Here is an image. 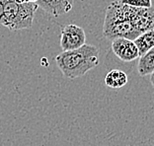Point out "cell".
Here are the masks:
<instances>
[{
  "instance_id": "7c38bea8",
  "label": "cell",
  "mask_w": 154,
  "mask_h": 146,
  "mask_svg": "<svg viewBox=\"0 0 154 146\" xmlns=\"http://www.w3.org/2000/svg\"><path fill=\"white\" fill-rule=\"evenodd\" d=\"M150 82H151V84H152V86H153V88H154V70H153V72L150 74Z\"/></svg>"
},
{
  "instance_id": "7a4b0ae2",
  "label": "cell",
  "mask_w": 154,
  "mask_h": 146,
  "mask_svg": "<svg viewBox=\"0 0 154 146\" xmlns=\"http://www.w3.org/2000/svg\"><path fill=\"white\" fill-rule=\"evenodd\" d=\"M131 6L116 0L106 8L103 25V36L113 41L117 38H127L134 41L139 34L132 26L131 20Z\"/></svg>"
},
{
  "instance_id": "8992f818",
  "label": "cell",
  "mask_w": 154,
  "mask_h": 146,
  "mask_svg": "<svg viewBox=\"0 0 154 146\" xmlns=\"http://www.w3.org/2000/svg\"><path fill=\"white\" fill-rule=\"evenodd\" d=\"M131 20L132 26L139 35L147 31L154 30V7L136 8L132 7Z\"/></svg>"
},
{
  "instance_id": "6da1fadb",
  "label": "cell",
  "mask_w": 154,
  "mask_h": 146,
  "mask_svg": "<svg viewBox=\"0 0 154 146\" xmlns=\"http://www.w3.org/2000/svg\"><path fill=\"white\" fill-rule=\"evenodd\" d=\"M100 50L93 44H83L76 50H62L55 56V62L62 75L76 79L99 65Z\"/></svg>"
},
{
  "instance_id": "8fae6325",
  "label": "cell",
  "mask_w": 154,
  "mask_h": 146,
  "mask_svg": "<svg viewBox=\"0 0 154 146\" xmlns=\"http://www.w3.org/2000/svg\"><path fill=\"white\" fill-rule=\"evenodd\" d=\"M120 2L136 8H149L152 6L151 0H120Z\"/></svg>"
},
{
  "instance_id": "5b68a950",
  "label": "cell",
  "mask_w": 154,
  "mask_h": 146,
  "mask_svg": "<svg viewBox=\"0 0 154 146\" xmlns=\"http://www.w3.org/2000/svg\"><path fill=\"white\" fill-rule=\"evenodd\" d=\"M111 50L121 61L131 62L139 57V51L134 41L127 38H117L112 41Z\"/></svg>"
},
{
  "instance_id": "4fadbf2b",
  "label": "cell",
  "mask_w": 154,
  "mask_h": 146,
  "mask_svg": "<svg viewBox=\"0 0 154 146\" xmlns=\"http://www.w3.org/2000/svg\"><path fill=\"white\" fill-rule=\"evenodd\" d=\"M16 1L19 3H24V2H27V0H16Z\"/></svg>"
},
{
  "instance_id": "52a82bcc",
  "label": "cell",
  "mask_w": 154,
  "mask_h": 146,
  "mask_svg": "<svg viewBox=\"0 0 154 146\" xmlns=\"http://www.w3.org/2000/svg\"><path fill=\"white\" fill-rule=\"evenodd\" d=\"M36 3L45 12L54 17H58L71 11L74 0H38Z\"/></svg>"
},
{
  "instance_id": "9c48e42d",
  "label": "cell",
  "mask_w": 154,
  "mask_h": 146,
  "mask_svg": "<svg viewBox=\"0 0 154 146\" xmlns=\"http://www.w3.org/2000/svg\"><path fill=\"white\" fill-rule=\"evenodd\" d=\"M154 70V47L139 56L137 71L140 76L150 75Z\"/></svg>"
},
{
  "instance_id": "30bf717a",
  "label": "cell",
  "mask_w": 154,
  "mask_h": 146,
  "mask_svg": "<svg viewBox=\"0 0 154 146\" xmlns=\"http://www.w3.org/2000/svg\"><path fill=\"white\" fill-rule=\"evenodd\" d=\"M134 41L138 48L139 56H140L154 47V30L141 33Z\"/></svg>"
},
{
  "instance_id": "5bb4252c",
  "label": "cell",
  "mask_w": 154,
  "mask_h": 146,
  "mask_svg": "<svg viewBox=\"0 0 154 146\" xmlns=\"http://www.w3.org/2000/svg\"><path fill=\"white\" fill-rule=\"evenodd\" d=\"M38 1V0H27V2H35L36 3Z\"/></svg>"
},
{
  "instance_id": "ba28073f",
  "label": "cell",
  "mask_w": 154,
  "mask_h": 146,
  "mask_svg": "<svg viewBox=\"0 0 154 146\" xmlns=\"http://www.w3.org/2000/svg\"><path fill=\"white\" fill-rule=\"evenodd\" d=\"M128 77L127 73L121 69H112L105 77V85L113 90H119L127 85Z\"/></svg>"
},
{
  "instance_id": "277c9868",
  "label": "cell",
  "mask_w": 154,
  "mask_h": 146,
  "mask_svg": "<svg viewBox=\"0 0 154 146\" xmlns=\"http://www.w3.org/2000/svg\"><path fill=\"white\" fill-rule=\"evenodd\" d=\"M60 47L62 50H76L86 44V34L82 27L69 24L61 29Z\"/></svg>"
},
{
  "instance_id": "3957f363",
  "label": "cell",
  "mask_w": 154,
  "mask_h": 146,
  "mask_svg": "<svg viewBox=\"0 0 154 146\" xmlns=\"http://www.w3.org/2000/svg\"><path fill=\"white\" fill-rule=\"evenodd\" d=\"M38 8L35 2L0 0V24L10 31L30 29Z\"/></svg>"
}]
</instances>
